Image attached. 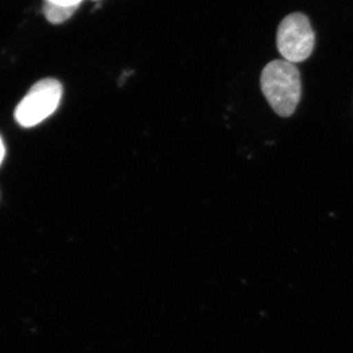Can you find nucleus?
<instances>
[{
    "label": "nucleus",
    "instance_id": "nucleus-1",
    "mask_svg": "<svg viewBox=\"0 0 353 353\" xmlns=\"http://www.w3.org/2000/svg\"><path fill=\"white\" fill-rule=\"evenodd\" d=\"M260 85L265 99L281 117L294 113L301 97V73L296 64L274 60L262 70Z\"/></svg>",
    "mask_w": 353,
    "mask_h": 353
},
{
    "label": "nucleus",
    "instance_id": "nucleus-2",
    "mask_svg": "<svg viewBox=\"0 0 353 353\" xmlns=\"http://www.w3.org/2000/svg\"><path fill=\"white\" fill-rule=\"evenodd\" d=\"M62 99V85L55 79L34 83L15 110V119L22 127L37 126L55 112Z\"/></svg>",
    "mask_w": 353,
    "mask_h": 353
},
{
    "label": "nucleus",
    "instance_id": "nucleus-3",
    "mask_svg": "<svg viewBox=\"0 0 353 353\" xmlns=\"http://www.w3.org/2000/svg\"><path fill=\"white\" fill-rule=\"evenodd\" d=\"M315 46V34L307 16L301 12L290 14L278 28L277 48L285 61H305Z\"/></svg>",
    "mask_w": 353,
    "mask_h": 353
},
{
    "label": "nucleus",
    "instance_id": "nucleus-4",
    "mask_svg": "<svg viewBox=\"0 0 353 353\" xmlns=\"http://www.w3.org/2000/svg\"><path fill=\"white\" fill-rule=\"evenodd\" d=\"M78 8L74 7H63L55 6V4L44 2L43 14L48 22L52 24H61L65 21L70 19Z\"/></svg>",
    "mask_w": 353,
    "mask_h": 353
},
{
    "label": "nucleus",
    "instance_id": "nucleus-5",
    "mask_svg": "<svg viewBox=\"0 0 353 353\" xmlns=\"http://www.w3.org/2000/svg\"><path fill=\"white\" fill-rule=\"evenodd\" d=\"M44 2L55 4V6L79 8V6H80V4L83 2V0H44Z\"/></svg>",
    "mask_w": 353,
    "mask_h": 353
},
{
    "label": "nucleus",
    "instance_id": "nucleus-6",
    "mask_svg": "<svg viewBox=\"0 0 353 353\" xmlns=\"http://www.w3.org/2000/svg\"><path fill=\"white\" fill-rule=\"evenodd\" d=\"M4 155H6V148H4L3 141L0 138V165L3 161Z\"/></svg>",
    "mask_w": 353,
    "mask_h": 353
}]
</instances>
